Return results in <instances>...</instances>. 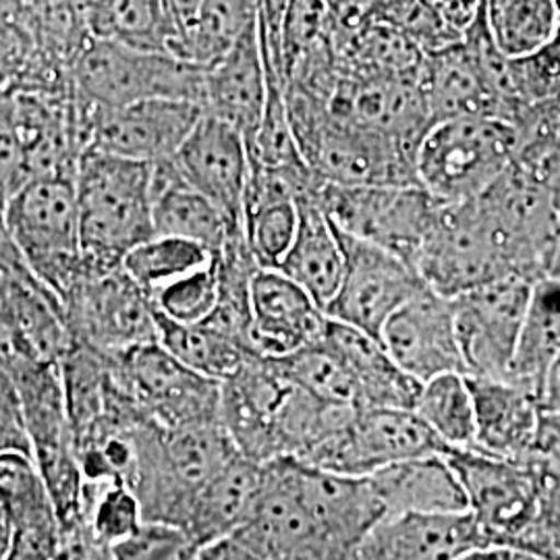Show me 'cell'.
<instances>
[{
    "label": "cell",
    "instance_id": "cell-1",
    "mask_svg": "<svg viewBox=\"0 0 560 560\" xmlns=\"http://www.w3.org/2000/svg\"><path fill=\"white\" fill-rule=\"evenodd\" d=\"M272 560H347L361 538L347 478L293 457L261 463L252 521L241 529Z\"/></svg>",
    "mask_w": 560,
    "mask_h": 560
},
{
    "label": "cell",
    "instance_id": "cell-2",
    "mask_svg": "<svg viewBox=\"0 0 560 560\" xmlns=\"http://www.w3.org/2000/svg\"><path fill=\"white\" fill-rule=\"evenodd\" d=\"M351 409L316 399L266 358H249L221 382V423L241 455L260 465L305 459Z\"/></svg>",
    "mask_w": 560,
    "mask_h": 560
},
{
    "label": "cell",
    "instance_id": "cell-3",
    "mask_svg": "<svg viewBox=\"0 0 560 560\" xmlns=\"http://www.w3.org/2000/svg\"><path fill=\"white\" fill-rule=\"evenodd\" d=\"M237 455L221 421L173 430L145 421L136 434L127 488L138 497L143 521L183 527L201 486Z\"/></svg>",
    "mask_w": 560,
    "mask_h": 560
},
{
    "label": "cell",
    "instance_id": "cell-4",
    "mask_svg": "<svg viewBox=\"0 0 560 560\" xmlns=\"http://www.w3.org/2000/svg\"><path fill=\"white\" fill-rule=\"evenodd\" d=\"M75 194L83 258L120 264L127 252L154 237L152 162L83 150Z\"/></svg>",
    "mask_w": 560,
    "mask_h": 560
},
{
    "label": "cell",
    "instance_id": "cell-5",
    "mask_svg": "<svg viewBox=\"0 0 560 560\" xmlns=\"http://www.w3.org/2000/svg\"><path fill=\"white\" fill-rule=\"evenodd\" d=\"M442 457L459 480L483 548L501 546L541 557L544 492L536 469L476 448H446Z\"/></svg>",
    "mask_w": 560,
    "mask_h": 560
},
{
    "label": "cell",
    "instance_id": "cell-6",
    "mask_svg": "<svg viewBox=\"0 0 560 560\" xmlns=\"http://www.w3.org/2000/svg\"><path fill=\"white\" fill-rule=\"evenodd\" d=\"M517 145V129L509 120H436L423 133L416 154L418 183L441 203L474 200L511 166Z\"/></svg>",
    "mask_w": 560,
    "mask_h": 560
},
{
    "label": "cell",
    "instance_id": "cell-7",
    "mask_svg": "<svg viewBox=\"0 0 560 560\" xmlns=\"http://www.w3.org/2000/svg\"><path fill=\"white\" fill-rule=\"evenodd\" d=\"M2 222L30 272L62 300L83 266L75 177L30 180L7 203Z\"/></svg>",
    "mask_w": 560,
    "mask_h": 560
},
{
    "label": "cell",
    "instance_id": "cell-8",
    "mask_svg": "<svg viewBox=\"0 0 560 560\" xmlns=\"http://www.w3.org/2000/svg\"><path fill=\"white\" fill-rule=\"evenodd\" d=\"M73 92L106 108L150 98L198 102L206 67L166 52H141L88 34L71 65Z\"/></svg>",
    "mask_w": 560,
    "mask_h": 560
},
{
    "label": "cell",
    "instance_id": "cell-9",
    "mask_svg": "<svg viewBox=\"0 0 560 560\" xmlns=\"http://www.w3.org/2000/svg\"><path fill=\"white\" fill-rule=\"evenodd\" d=\"M413 266L425 287L446 300L517 277L478 198L439 206Z\"/></svg>",
    "mask_w": 560,
    "mask_h": 560
},
{
    "label": "cell",
    "instance_id": "cell-10",
    "mask_svg": "<svg viewBox=\"0 0 560 560\" xmlns=\"http://www.w3.org/2000/svg\"><path fill=\"white\" fill-rule=\"evenodd\" d=\"M69 339L102 353H120L159 342L156 310L150 295L131 279L122 261L83 258L80 275L60 300Z\"/></svg>",
    "mask_w": 560,
    "mask_h": 560
},
{
    "label": "cell",
    "instance_id": "cell-11",
    "mask_svg": "<svg viewBox=\"0 0 560 560\" xmlns=\"http://www.w3.org/2000/svg\"><path fill=\"white\" fill-rule=\"evenodd\" d=\"M316 200L340 233L413 264L441 201L421 185H335L324 180Z\"/></svg>",
    "mask_w": 560,
    "mask_h": 560
},
{
    "label": "cell",
    "instance_id": "cell-12",
    "mask_svg": "<svg viewBox=\"0 0 560 560\" xmlns=\"http://www.w3.org/2000/svg\"><path fill=\"white\" fill-rule=\"evenodd\" d=\"M446 448L413 409H353L303 463L340 476L368 478L395 463L442 455Z\"/></svg>",
    "mask_w": 560,
    "mask_h": 560
},
{
    "label": "cell",
    "instance_id": "cell-13",
    "mask_svg": "<svg viewBox=\"0 0 560 560\" xmlns=\"http://www.w3.org/2000/svg\"><path fill=\"white\" fill-rule=\"evenodd\" d=\"M201 115L198 102L150 98L106 108L73 92L80 154L94 148L131 161H166L177 154Z\"/></svg>",
    "mask_w": 560,
    "mask_h": 560
},
{
    "label": "cell",
    "instance_id": "cell-14",
    "mask_svg": "<svg viewBox=\"0 0 560 560\" xmlns=\"http://www.w3.org/2000/svg\"><path fill=\"white\" fill-rule=\"evenodd\" d=\"M108 355L120 388L162 428L221 421V382L194 372L161 342Z\"/></svg>",
    "mask_w": 560,
    "mask_h": 560
},
{
    "label": "cell",
    "instance_id": "cell-15",
    "mask_svg": "<svg viewBox=\"0 0 560 560\" xmlns=\"http://www.w3.org/2000/svg\"><path fill=\"white\" fill-rule=\"evenodd\" d=\"M532 284L509 277L451 300L465 376L511 381Z\"/></svg>",
    "mask_w": 560,
    "mask_h": 560
},
{
    "label": "cell",
    "instance_id": "cell-16",
    "mask_svg": "<svg viewBox=\"0 0 560 560\" xmlns=\"http://www.w3.org/2000/svg\"><path fill=\"white\" fill-rule=\"evenodd\" d=\"M298 148L307 166L335 185H420L413 150L330 113L298 138Z\"/></svg>",
    "mask_w": 560,
    "mask_h": 560
},
{
    "label": "cell",
    "instance_id": "cell-17",
    "mask_svg": "<svg viewBox=\"0 0 560 560\" xmlns=\"http://www.w3.org/2000/svg\"><path fill=\"white\" fill-rule=\"evenodd\" d=\"M339 237L345 268L324 314L381 339L382 326L402 303L423 291L425 282L416 266L399 256L340 231Z\"/></svg>",
    "mask_w": 560,
    "mask_h": 560
},
{
    "label": "cell",
    "instance_id": "cell-18",
    "mask_svg": "<svg viewBox=\"0 0 560 560\" xmlns=\"http://www.w3.org/2000/svg\"><path fill=\"white\" fill-rule=\"evenodd\" d=\"M478 200L499 231L515 275L532 282L544 279L560 235L544 183L511 162Z\"/></svg>",
    "mask_w": 560,
    "mask_h": 560
},
{
    "label": "cell",
    "instance_id": "cell-19",
    "mask_svg": "<svg viewBox=\"0 0 560 560\" xmlns=\"http://www.w3.org/2000/svg\"><path fill=\"white\" fill-rule=\"evenodd\" d=\"M381 340L390 358L421 384L442 374H465L453 303L428 287L386 320Z\"/></svg>",
    "mask_w": 560,
    "mask_h": 560
},
{
    "label": "cell",
    "instance_id": "cell-20",
    "mask_svg": "<svg viewBox=\"0 0 560 560\" xmlns=\"http://www.w3.org/2000/svg\"><path fill=\"white\" fill-rule=\"evenodd\" d=\"M173 162L187 185L217 203L235 231H243L249 161L240 131L203 113L194 131L180 143Z\"/></svg>",
    "mask_w": 560,
    "mask_h": 560
},
{
    "label": "cell",
    "instance_id": "cell-21",
    "mask_svg": "<svg viewBox=\"0 0 560 560\" xmlns=\"http://www.w3.org/2000/svg\"><path fill=\"white\" fill-rule=\"evenodd\" d=\"M249 349L277 360L320 339L326 314L298 282L275 268H258L249 287Z\"/></svg>",
    "mask_w": 560,
    "mask_h": 560
},
{
    "label": "cell",
    "instance_id": "cell-22",
    "mask_svg": "<svg viewBox=\"0 0 560 560\" xmlns=\"http://www.w3.org/2000/svg\"><path fill=\"white\" fill-rule=\"evenodd\" d=\"M0 504L11 523L7 560H57L62 527L30 453H0Z\"/></svg>",
    "mask_w": 560,
    "mask_h": 560
},
{
    "label": "cell",
    "instance_id": "cell-23",
    "mask_svg": "<svg viewBox=\"0 0 560 560\" xmlns=\"http://www.w3.org/2000/svg\"><path fill=\"white\" fill-rule=\"evenodd\" d=\"M483 548L469 513H405L378 521L347 560H457Z\"/></svg>",
    "mask_w": 560,
    "mask_h": 560
},
{
    "label": "cell",
    "instance_id": "cell-24",
    "mask_svg": "<svg viewBox=\"0 0 560 560\" xmlns=\"http://www.w3.org/2000/svg\"><path fill=\"white\" fill-rule=\"evenodd\" d=\"M266 98L268 73L256 23L224 57L206 67L201 108L240 131L247 148L260 127Z\"/></svg>",
    "mask_w": 560,
    "mask_h": 560
},
{
    "label": "cell",
    "instance_id": "cell-25",
    "mask_svg": "<svg viewBox=\"0 0 560 560\" xmlns=\"http://www.w3.org/2000/svg\"><path fill=\"white\" fill-rule=\"evenodd\" d=\"M420 85L432 122L457 117H497L511 122L515 117L463 40L423 52Z\"/></svg>",
    "mask_w": 560,
    "mask_h": 560
},
{
    "label": "cell",
    "instance_id": "cell-26",
    "mask_svg": "<svg viewBox=\"0 0 560 560\" xmlns=\"http://www.w3.org/2000/svg\"><path fill=\"white\" fill-rule=\"evenodd\" d=\"M328 318V316H326ZM322 340L339 355L351 374L360 409H413L421 382L390 358L381 339L349 324L328 318Z\"/></svg>",
    "mask_w": 560,
    "mask_h": 560
},
{
    "label": "cell",
    "instance_id": "cell-27",
    "mask_svg": "<svg viewBox=\"0 0 560 560\" xmlns=\"http://www.w3.org/2000/svg\"><path fill=\"white\" fill-rule=\"evenodd\" d=\"M476 413V451L525 460L536 439L541 405L538 395L511 381L469 378Z\"/></svg>",
    "mask_w": 560,
    "mask_h": 560
},
{
    "label": "cell",
    "instance_id": "cell-28",
    "mask_svg": "<svg viewBox=\"0 0 560 560\" xmlns=\"http://www.w3.org/2000/svg\"><path fill=\"white\" fill-rule=\"evenodd\" d=\"M261 465L237 455L198 490L189 504L185 529L201 548L243 529L260 497Z\"/></svg>",
    "mask_w": 560,
    "mask_h": 560
},
{
    "label": "cell",
    "instance_id": "cell-29",
    "mask_svg": "<svg viewBox=\"0 0 560 560\" xmlns=\"http://www.w3.org/2000/svg\"><path fill=\"white\" fill-rule=\"evenodd\" d=\"M152 222L154 235L196 241L212 254L221 252L231 233H241L217 203L185 183L173 159L152 162Z\"/></svg>",
    "mask_w": 560,
    "mask_h": 560
},
{
    "label": "cell",
    "instance_id": "cell-30",
    "mask_svg": "<svg viewBox=\"0 0 560 560\" xmlns=\"http://www.w3.org/2000/svg\"><path fill=\"white\" fill-rule=\"evenodd\" d=\"M368 478L384 504V517L467 513L465 492L442 455L395 463Z\"/></svg>",
    "mask_w": 560,
    "mask_h": 560
},
{
    "label": "cell",
    "instance_id": "cell-31",
    "mask_svg": "<svg viewBox=\"0 0 560 560\" xmlns=\"http://www.w3.org/2000/svg\"><path fill=\"white\" fill-rule=\"evenodd\" d=\"M345 268V254L337 226L316 198L298 201V231L279 268L284 277L324 307L335 298Z\"/></svg>",
    "mask_w": 560,
    "mask_h": 560
},
{
    "label": "cell",
    "instance_id": "cell-32",
    "mask_svg": "<svg viewBox=\"0 0 560 560\" xmlns=\"http://www.w3.org/2000/svg\"><path fill=\"white\" fill-rule=\"evenodd\" d=\"M83 23L98 40L141 52H175L177 36L162 0H96L83 11Z\"/></svg>",
    "mask_w": 560,
    "mask_h": 560
},
{
    "label": "cell",
    "instance_id": "cell-33",
    "mask_svg": "<svg viewBox=\"0 0 560 560\" xmlns=\"http://www.w3.org/2000/svg\"><path fill=\"white\" fill-rule=\"evenodd\" d=\"M560 353V280L544 277L532 284L521 326L511 382L540 399L544 376Z\"/></svg>",
    "mask_w": 560,
    "mask_h": 560
},
{
    "label": "cell",
    "instance_id": "cell-34",
    "mask_svg": "<svg viewBox=\"0 0 560 560\" xmlns=\"http://www.w3.org/2000/svg\"><path fill=\"white\" fill-rule=\"evenodd\" d=\"M156 326L159 342L173 358L214 381H226L245 361L256 358L241 342L222 335L206 322L183 324L156 312Z\"/></svg>",
    "mask_w": 560,
    "mask_h": 560
},
{
    "label": "cell",
    "instance_id": "cell-35",
    "mask_svg": "<svg viewBox=\"0 0 560 560\" xmlns=\"http://www.w3.org/2000/svg\"><path fill=\"white\" fill-rule=\"evenodd\" d=\"M490 36L506 59H521L552 40L560 0H483Z\"/></svg>",
    "mask_w": 560,
    "mask_h": 560
},
{
    "label": "cell",
    "instance_id": "cell-36",
    "mask_svg": "<svg viewBox=\"0 0 560 560\" xmlns=\"http://www.w3.org/2000/svg\"><path fill=\"white\" fill-rule=\"evenodd\" d=\"M260 0H203L180 42L179 59L201 67L224 57L258 23Z\"/></svg>",
    "mask_w": 560,
    "mask_h": 560
},
{
    "label": "cell",
    "instance_id": "cell-37",
    "mask_svg": "<svg viewBox=\"0 0 560 560\" xmlns=\"http://www.w3.org/2000/svg\"><path fill=\"white\" fill-rule=\"evenodd\" d=\"M413 411L448 448L476 446L474 397L465 374H442L421 384Z\"/></svg>",
    "mask_w": 560,
    "mask_h": 560
},
{
    "label": "cell",
    "instance_id": "cell-38",
    "mask_svg": "<svg viewBox=\"0 0 560 560\" xmlns=\"http://www.w3.org/2000/svg\"><path fill=\"white\" fill-rule=\"evenodd\" d=\"M217 254L206 249L200 243L171 235H154L141 241L131 252L125 254V272L152 295L156 289L171 280L189 275L201 266L214 260Z\"/></svg>",
    "mask_w": 560,
    "mask_h": 560
},
{
    "label": "cell",
    "instance_id": "cell-39",
    "mask_svg": "<svg viewBox=\"0 0 560 560\" xmlns=\"http://www.w3.org/2000/svg\"><path fill=\"white\" fill-rule=\"evenodd\" d=\"M272 361L289 381L295 382L316 399L360 409L358 390L351 374L322 337L312 345H305L298 351Z\"/></svg>",
    "mask_w": 560,
    "mask_h": 560
},
{
    "label": "cell",
    "instance_id": "cell-40",
    "mask_svg": "<svg viewBox=\"0 0 560 560\" xmlns=\"http://www.w3.org/2000/svg\"><path fill=\"white\" fill-rule=\"evenodd\" d=\"M143 523L138 497L125 483H83V525L94 540L113 548Z\"/></svg>",
    "mask_w": 560,
    "mask_h": 560
},
{
    "label": "cell",
    "instance_id": "cell-41",
    "mask_svg": "<svg viewBox=\"0 0 560 560\" xmlns=\"http://www.w3.org/2000/svg\"><path fill=\"white\" fill-rule=\"evenodd\" d=\"M249 168H282L307 164L301 156L298 141L291 129V120L284 104V85L268 78V98L264 106L260 127L247 143Z\"/></svg>",
    "mask_w": 560,
    "mask_h": 560
},
{
    "label": "cell",
    "instance_id": "cell-42",
    "mask_svg": "<svg viewBox=\"0 0 560 560\" xmlns=\"http://www.w3.org/2000/svg\"><path fill=\"white\" fill-rule=\"evenodd\" d=\"M150 300L154 303L156 312L171 320L183 324L206 320L219 300L217 256L210 264L156 289L150 295Z\"/></svg>",
    "mask_w": 560,
    "mask_h": 560
},
{
    "label": "cell",
    "instance_id": "cell-43",
    "mask_svg": "<svg viewBox=\"0 0 560 560\" xmlns=\"http://www.w3.org/2000/svg\"><path fill=\"white\" fill-rule=\"evenodd\" d=\"M245 240L260 268H279L298 231V203L275 201L243 221Z\"/></svg>",
    "mask_w": 560,
    "mask_h": 560
},
{
    "label": "cell",
    "instance_id": "cell-44",
    "mask_svg": "<svg viewBox=\"0 0 560 560\" xmlns=\"http://www.w3.org/2000/svg\"><path fill=\"white\" fill-rule=\"evenodd\" d=\"M509 81L520 104L560 101V23L552 40L540 50L509 59Z\"/></svg>",
    "mask_w": 560,
    "mask_h": 560
},
{
    "label": "cell",
    "instance_id": "cell-45",
    "mask_svg": "<svg viewBox=\"0 0 560 560\" xmlns=\"http://www.w3.org/2000/svg\"><path fill=\"white\" fill-rule=\"evenodd\" d=\"M332 18L322 0H289L282 21V75L330 38Z\"/></svg>",
    "mask_w": 560,
    "mask_h": 560
},
{
    "label": "cell",
    "instance_id": "cell-46",
    "mask_svg": "<svg viewBox=\"0 0 560 560\" xmlns=\"http://www.w3.org/2000/svg\"><path fill=\"white\" fill-rule=\"evenodd\" d=\"M115 560H201V546L185 529L143 521L140 529L110 548Z\"/></svg>",
    "mask_w": 560,
    "mask_h": 560
},
{
    "label": "cell",
    "instance_id": "cell-47",
    "mask_svg": "<svg viewBox=\"0 0 560 560\" xmlns=\"http://www.w3.org/2000/svg\"><path fill=\"white\" fill-rule=\"evenodd\" d=\"M30 180V164L13 117L11 96L0 88V214Z\"/></svg>",
    "mask_w": 560,
    "mask_h": 560
},
{
    "label": "cell",
    "instance_id": "cell-48",
    "mask_svg": "<svg viewBox=\"0 0 560 560\" xmlns=\"http://www.w3.org/2000/svg\"><path fill=\"white\" fill-rule=\"evenodd\" d=\"M540 476L544 492V511H541V534L544 548L541 557L548 560H560V457L527 463Z\"/></svg>",
    "mask_w": 560,
    "mask_h": 560
},
{
    "label": "cell",
    "instance_id": "cell-49",
    "mask_svg": "<svg viewBox=\"0 0 560 560\" xmlns=\"http://www.w3.org/2000/svg\"><path fill=\"white\" fill-rule=\"evenodd\" d=\"M513 162L544 183L560 222V141L520 143Z\"/></svg>",
    "mask_w": 560,
    "mask_h": 560
},
{
    "label": "cell",
    "instance_id": "cell-50",
    "mask_svg": "<svg viewBox=\"0 0 560 560\" xmlns=\"http://www.w3.org/2000/svg\"><path fill=\"white\" fill-rule=\"evenodd\" d=\"M0 451L30 453V441L25 434L18 386L2 363H0Z\"/></svg>",
    "mask_w": 560,
    "mask_h": 560
},
{
    "label": "cell",
    "instance_id": "cell-51",
    "mask_svg": "<svg viewBox=\"0 0 560 560\" xmlns=\"http://www.w3.org/2000/svg\"><path fill=\"white\" fill-rule=\"evenodd\" d=\"M201 560H272L247 534L237 532L201 548Z\"/></svg>",
    "mask_w": 560,
    "mask_h": 560
},
{
    "label": "cell",
    "instance_id": "cell-52",
    "mask_svg": "<svg viewBox=\"0 0 560 560\" xmlns=\"http://www.w3.org/2000/svg\"><path fill=\"white\" fill-rule=\"evenodd\" d=\"M201 2H203V0H162L164 11H166V15H168V20H171V25H173V30H175V36H177L175 52H173L175 57H179L180 42H183L187 30L191 27V23L196 20V15H198V11H200Z\"/></svg>",
    "mask_w": 560,
    "mask_h": 560
},
{
    "label": "cell",
    "instance_id": "cell-53",
    "mask_svg": "<svg viewBox=\"0 0 560 560\" xmlns=\"http://www.w3.org/2000/svg\"><path fill=\"white\" fill-rule=\"evenodd\" d=\"M430 2L439 9L444 21L460 34L474 21L481 4V0H430Z\"/></svg>",
    "mask_w": 560,
    "mask_h": 560
},
{
    "label": "cell",
    "instance_id": "cell-54",
    "mask_svg": "<svg viewBox=\"0 0 560 560\" xmlns=\"http://www.w3.org/2000/svg\"><path fill=\"white\" fill-rule=\"evenodd\" d=\"M540 405L544 411L560 413V353L557 360L550 363L544 384H541Z\"/></svg>",
    "mask_w": 560,
    "mask_h": 560
},
{
    "label": "cell",
    "instance_id": "cell-55",
    "mask_svg": "<svg viewBox=\"0 0 560 560\" xmlns=\"http://www.w3.org/2000/svg\"><path fill=\"white\" fill-rule=\"evenodd\" d=\"M457 560H548L523 552V550H515V548H501V546H486V548H476L467 555H463Z\"/></svg>",
    "mask_w": 560,
    "mask_h": 560
},
{
    "label": "cell",
    "instance_id": "cell-56",
    "mask_svg": "<svg viewBox=\"0 0 560 560\" xmlns=\"http://www.w3.org/2000/svg\"><path fill=\"white\" fill-rule=\"evenodd\" d=\"M0 270H7V272H25V270H30L25 266L23 258H21L18 247L13 245V241L9 240V235H7L2 214H0Z\"/></svg>",
    "mask_w": 560,
    "mask_h": 560
},
{
    "label": "cell",
    "instance_id": "cell-57",
    "mask_svg": "<svg viewBox=\"0 0 560 560\" xmlns=\"http://www.w3.org/2000/svg\"><path fill=\"white\" fill-rule=\"evenodd\" d=\"M11 548V523L7 517V511L0 504V560H7Z\"/></svg>",
    "mask_w": 560,
    "mask_h": 560
},
{
    "label": "cell",
    "instance_id": "cell-58",
    "mask_svg": "<svg viewBox=\"0 0 560 560\" xmlns=\"http://www.w3.org/2000/svg\"><path fill=\"white\" fill-rule=\"evenodd\" d=\"M546 277H550V279L560 280V235L559 241H557V245H555V252H552V258H550V264H548Z\"/></svg>",
    "mask_w": 560,
    "mask_h": 560
},
{
    "label": "cell",
    "instance_id": "cell-59",
    "mask_svg": "<svg viewBox=\"0 0 560 560\" xmlns=\"http://www.w3.org/2000/svg\"><path fill=\"white\" fill-rule=\"evenodd\" d=\"M57 2H62V4H67V7H71V9H75V11H80L81 15H83V11H85L90 4H94L96 0H57Z\"/></svg>",
    "mask_w": 560,
    "mask_h": 560
},
{
    "label": "cell",
    "instance_id": "cell-60",
    "mask_svg": "<svg viewBox=\"0 0 560 560\" xmlns=\"http://www.w3.org/2000/svg\"><path fill=\"white\" fill-rule=\"evenodd\" d=\"M0 62H2V52H0Z\"/></svg>",
    "mask_w": 560,
    "mask_h": 560
},
{
    "label": "cell",
    "instance_id": "cell-61",
    "mask_svg": "<svg viewBox=\"0 0 560 560\" xmlns=\"http://www.w3.org/2000/svg\"><path fill=\"white\" fill-rule=\"evenodd\" d=\"M559 108H560V101H559Z\"/></svg>",
    "mask_w": 560,
    "mask_h": 560
},
{
    "label": "cell",
    "instance_id": "cell-62",
    "mask_svg": "<svg viewBox=\"0 0 560 560\" xmlns=\"http://www.w3.org/2000/svg\"><path fill=\"white\" fill-rule=\"evenodd\" d=\"M113 560H115V559H113Z\"/></svg>",
    "mask_w": 560,
    "mask_h": 560
}]
</instances>
